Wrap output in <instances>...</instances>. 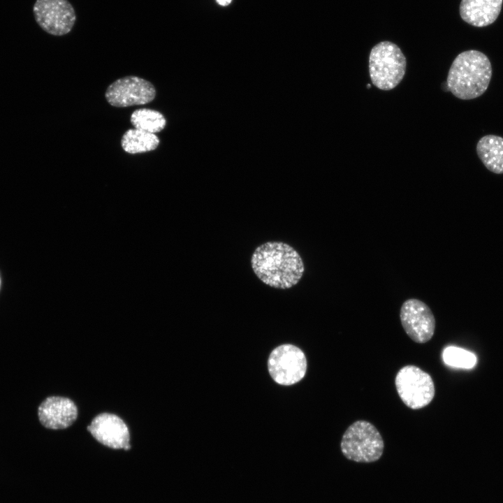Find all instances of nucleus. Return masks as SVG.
<instances>
[{"label":"nucleus","mask_w":503,"mask_h":503,"mask_svg":"<svg viewBox=\"0 0 503 503\" xmlns=\"http://www.w3.org/2000/svg\"><path fill=\"white\" fill-rule=\"evenodd\" d=\"M503 0H462L459 12L461 18L476 27L493 24L499 16Z\"/></svg>","instance_id":"f8f14e48"},{"label":"nucleus","mask_w":503,"mask_h":503,"mask_svg":"<svg viewBox=\"0 0 503 503\" xmlns=\"http://www.w3.org/2000/svg\"><path fill=\"white\" fill-rule=\"evenodd\" d=\"M400 319L407 335L416 343H425L434 335L435 316L430 308L418 299L410 298L402 303Z\"/></svg>","instance_id":"1a4fd4ad"},{"label":"nucleus","mask_w":503,"mask_h":503,"mask_svg":"<svg viewBox=\"0 0 503 503\" xmlns=\"http://www.w3.org/2000/svg\"><path fill=\"white\" fill-rule=\"evenodd\" d=\"M130 120L135 129L152 133L161 131L166 124V120L160 112L148 108L134 110Z\"/></svg>","instance_id":"2eb2a0df"},{"label":"nucleus","mask_w":503,"mask_h":503,"mask_svg":"<svg viewBox=\"0 0 503 503\" xmlns=\"http://www.w3.org/2000/svg\"><path fill=\"white\" fill-rule=\"evenodd\" d=\"M268 366L275 381L289 386L298 382L304 377L307 370V360L298 347L283 344L271 352Z\"/></svg>","instance_id":"423d86ee"},{"label":"nucleus","mask_w":503,"mask_h":503,"mask_svg":"<svg viewBox=\"0 0 503 503\" xmlns=\"http://www.w3.org/2000/svg\"><path fill=\"white\" fill-rule=\"evenodd\" d=\"M491 77L488 57L479 50H466L453 61L446 79L447 90L460 99H474L486 91Z\"/></svg>","instance_id":"f03ea898"},{"label":"nucleus","mask_w":503,"mask_h":503,"mask_svg":"<svg viewBox=\"0 0 503 503\" xmlns=\"http://www.w3.org/2000/svg\"><path fill=\"white\" fill-rule=\"evenodd\" d=\"M87 429L96 441L107 447L124 450L131 449L129 428L124 421L115 414H99Z\"/></svg>","instance_id":"9d476101"},{"label":"nucleus","mask_w":503,"mask_h":503,"mask_svg":"<svg viewBox=\"0 0 503 503\" xmlns=\"http://www.w3.org/2000/svg\"><path fill=\"white\" fill-rule=\"evenodd\" d=\"M216 1L219 5L224 6H226L230 4L231 2L232 1V0H216Z\"/></svg>","instance_id":"f3484780"},{"label":"nucleus","mask_w":503,"mask_h":503,"mask_svg":"<svg viewBox=\"0 0 503 503\" xmlns=\"http://www.w3.org/2000/svg\"><path fill=\"white\" fill-rule=\"evenodd\" d=\"M476 153L485 167L496 174H503V138L486 135L479 139Z\"/></svg>","instance_id":"ddd939ff"},{"label":"nucleus","mask_w":503,"mask_h":503,"mask_svg":"<svg viewBox=\"0 0 503 503\" xmlns=\"http://www.w3.org/2000/svg\"><path fill=\"white\" fill-rule=\"evenodd\" d=\"M33 11L38 24L53 36L68 34L76 21L75 9L68 0H36Z\"/></svg>","instance_id":"0eeeda50"},{"label":"nucleus","mask_w":503,"mask_h":503,"mask_svg":"<svg viewBox=\"0 0 503 503\" xmlns=\"http://www.w3.org/2000/svg\"><path fill=\"white\" fill-rule=\"evenodd\" d=\"M155 96L156 89L151 82L133 75L115 80L105 92L107 101L119 108L147 104Z\"/></svg>","instance_id":"6e6552de"},{"label":"nucleus","mask_w":503,"mask_h":503,"mask_svg":"<svg viewBox=\"0 0 503 503\" xmlns=\"http://www.w3.org/2000/svg\"><path fill=\"white\" fill-rule=\"evenodd\" d=\"M407 61L400 48L391 41H381L371 50L369 73L372 84L381 90L395 88L402 80Z\"/></svg>","instance_id":"7ed1b4c3"},{"label":"nucleus","mask_w":503,"mask_h":503,"mask_svg":"<svg viewBox=\"0 0 503 503\" xmlns=\"http://www.w3.org/2000/svg\"><path fill=\"white\" fill-rule=\"evenodd\" d=\"M159 144V139L155 133L137 129L126 131L121 140L122 149L129 154H138L155 150Z\"/></svg>","instance_id":"4468645a"},{"label":"nucleus","mask_w":503,"mask_h":503,"mask_svg":"<svg viewBox=\"0 0 503 503\" xmlns=\"http://www.w3.org/2000/svg\"><path fill=\"white\" fill-rule=\"evenodd\" d=\"M442 358L446 365L458 368L470 369L476 363V357L473 353L453 346L444 349Z\"/></svg>","instance_id":"dca6fc26"},{"label":"nucleus","mask_w":503,"mask_h":503,"mask_svg":"<svg viewBox=\"0 0 503 503\" xmlns=\"http://www.w3.org/2000/svg\"><path fill=\"white\" fill-rule=\"evenodd\" d=\"M38 416L41 423L45 428L61 430L68 428L75 421L78 408L68 398L51 396L39 405Z\"/></svg>","instance_id":"9b49d317"},{"label":"nucleus","mask_w":503,"mask_h":503,"mask_svg":"<svg viewBox=\"0 0 503 503\" xmlns=\"http://www.w3.org/2000/svg\"><path fill=\"white\" fill-rule=\"evenodd\" d=\"M340 449L347 459L369 463L376 462L381 457L384 442L372 423L358 420L350 425L344 432Z\"/></svg>","instance_id":"20e7f679"},{"label":"nucleus","mask_w":503,"mask_h":503,"mask_svg":"<svg viewBox=\"0 0 503 503\" xmlns=\"http://www.w3.org/2000/svg\"><path fill=\"white\" fill-rule=\"evenodd\" d=\"M251 264L261 282L280 289L296 285L305 270L298 252L282 242H268L257 247L252 254Z\"/></svg>","instance_id":"f257e3e1"},{"label":"nucleus","mask_w":503,"mask_h":503,"mask_svg":"<svg viewBox=\"0 0 503 503\" xmlns=\"http://www.w3.org/2000/svg\"><path fill=\"white\" fill-rule=\"evenodd\" d=\"M395 384L401 400L412 409L426 407L435 397V388L431 376L416 365H408L400 369Z\"/></svg>","instance_id":"39448f33"}]
</instances>
